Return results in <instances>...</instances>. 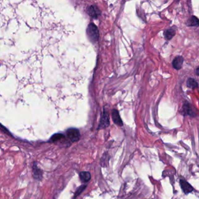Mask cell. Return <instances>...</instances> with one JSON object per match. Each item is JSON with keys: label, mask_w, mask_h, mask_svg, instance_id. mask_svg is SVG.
<instances>
[{"label": "cell", "mask_w": 199, "mask_h": 199, "mask_svg": "<svg viewBox=\"0 0 199 199\" xmlns=\"http://www.w3.org/2000/svg\"><path fill=\"white\" fill-rule=\"evenodd\" d=\"M86 32L90 41L92 42H96L99 38V32L96 25L93 23H90L88 26Z\"/></svg>", "instance_id": "6da1fadb"}, {"label": "cell", "mask_w": 199, "mask_h": 199, "mask_svg": "<svg viewBox=\"0 0 199 199\" xmlns=\"http://www.w3.org/2000/svg\"><path fill=\"white\" fill-rule=\"evenodd\" d=\"M67 134L68 138L71 139L72 142L78 141L80 139V132L78 129L71 128L67 131Z\"/></svg>", "instance_id": "7a4b0ae2"}, {"label": "cell", "mask_w": 199, "mask_h": 199, "mask_svg": "<svg viewBox=\"0 0 199 199\" xmlns=\"http://www.w3.org/2000/svg\"><path fill=\"white\" fill-rule=\"evenodd\" d=\"M180 184L182 191L186 194H189L193 190V188L188 182L184 180H180Z\"/></svg>", "instance_id": "3957f363"}, {"label": "cell", "mask_w": 199, "mask_h": 199, "mask_svg": "<svg viewBox=\"0 0 199 199\" xmlns=\"http://www.w3.org/2000/svg\"><path fill=\"white\" fill-rule=\"evenodd\" d=\"M110 125V119H109V117H108V115L107 112L104 110V112H103L102 117L101 118V121H100V123L99 125V127L100 128H106L108 127Z\"/></svg>", "instance_id": "277c9868"}, {"label": "cell", "mask_w": 199, "mask_h": 199, "mask_svg": "<svg viewBox=\"0 0 199 199\" xmlns=\"http://www.w3.org/2000/svg\"><path fill=\"white\" fill-rule=\"evenodd\" d=\"M112 117L113 122L115 124L119 126H122L123 123L122 121L121 118L120 117V115L119 114V112L116 109L112 110Z\"/></svg>", "instance_id": "5b68a950"}, {"label": "cell", "mask_w": 199, "mask_h": 199, "mask_svg": "<svg viewBox=\"0 0 199 199\" xmlns=\"http://www.w3.org/2000/svg\"><path fill=\"white\" fill-rule=\"evenodd\" d=\"M32 170H33L32 172H33V175L34 178L39 180L42 179V176H43L42 171L41 169H39L37 165L35 162L33 163V165L32 166Z\"/></svg>", "instance_id": "8992f818"}, {"label": "cell", "mask_w": 199, "mask_h": 199, "mask_svg": "<svg viewBox=\"0 0 199 199\" xmlns=\"http://www.w3.org/2000/svg\"><path fill=\"white\" fill-rule=\"evenodd\" d=\"M184 63V58L182 56H177L172 61V66L176 70H179L181 69Z\"/></svg>", "instance_id": "52a82bcc"}, {"label": "cell", "mask_w": 199, "mask_h": 199, "mask_svg": "<svg viewBox=\"0 0 199 199\" xmlns=\"http://www.w3.org/2000/svg\"><path fill=\"white\" fill-rule=\"evenodd\" d=\"M87 12L88 14L93 18H96L99 15H100V11L94 5L90 6L88 8Z\"/></svg>", "instance_id": "ba28073f"}, {"label": "cell", "mask_w": 199, "mask_h": 199, "mask_svg": "<svg viewBox=\"0 0 199 199\" xmlns=\"http://www.w3.org/2000/svg\"><path fill=\"white\" fill-rule=\"evenodd\" d=\"M182 113H184V115H192V114L193 113V111H192V109L191 108V106L190 105L189 103L186 102V103H184V105L182 107Z\"/></svg>", "instance_id": "9c48e42d"}, {"label": "cell", "mask_w": 199, "mask_h": 199, "mask_svg": "<svg viewBox=\"0 0 199 199\" xmlns=\"http://www.w3.org/2000/svg\"><path fill=\"white\" fill-rule=\"evenodd\" d=\"M187 25L189 26H199V20L195 16H192L187 22Z\"/></svg>", "instance_id": "30bf717a"}, {"label": "cell", "mask_w": 199, "mask_h": 199, "mask_svg": "<svg viewBox=\"0 0 199 199\" xmlns=\"http://www.w3.org/2000/svg\"><path fill=\"white\" fill-rule=\"evenodd\" d=\"M80 179L82 182H88L91 179L90 174L88 172H82L79 175Z\"/></svg>", "instance_id": "8fae6325"}, {"label": "cell", "mask_w": 199, "mask_h": 199, "mask_svg": "<svg viewBox=\"0 0 199 199\" xmlns=\"http://www.w3.org/2000/svg\"><path fill=\"white\" fill-rule=\"evenodd\" d=\"M175 35V30L172 28H170L164 32L165 39L167 40H171Z\"/></svg>", "instance_id": "7c38bea8"}, {"label": "cell", "mask_w": 199, "mask_h": 199, "mask_svg": "<svg viewBox=\"0 0 199 199\" xmlns=\"http://www.w3.org/2000/svg\"><path fill=\"white\" fill-rule=\"evenodd\" d=\"M187 86L192 90H194L198 86V83L193 78H189L187 81Z\"/></svg>", "instance_id": "4fadbf2b"}, {"label": "cell", "mask_w": 199, "mask_h": 199, "mask_svg": "<svg viewBox=\"0 0 199 199\" xmlns=\"http://www.w3.org/2000/svg\"><path fill=\"white\" fill-rule=\"evenodd\" d=\"M64 137V135L60 133H57L55 135H53L51 139H50V141L51 142H56L57 141H58L59 139H62Z\"/></svg>", "instance_id": "5bb4252c"}, {"label": "cell", "mask_w": 199, "mask_h": 199, "mask_svg": "<svg viewBox=\"0 0 199 199\" xmlns=\"http://www.w3.org/2000/svg\"><path fill=\"white\" fill-rule=\"evenodd\" d=\"M86 185H82V186H80V187L77 189V190L76 191L75 196V197H76V196L77 197L79 194H81L84 191V190L86 189Z\"/></svg>", "instance_id": "9a60e30c"}, {"label": "cell", "mask_w": 199, "mask_h": 199, "mask_svg": "<svg viewBox=\"0 0 199 199\" xmlns=\"http://www.w3.org/2000/svg\"><path fill=\"white\" fill-rule=\"evenodd\" d=\"M195 73L197 75L199 76V66L196 69V71H195Z\"/></svg>", "instance_id": "2e32d148"}]
</instances>
